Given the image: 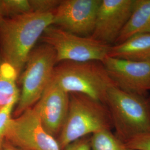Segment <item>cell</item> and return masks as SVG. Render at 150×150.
Masks as SVG:
<instances>
[{
  "label": "cell",
  "mask_w": 150,
  "mask_h": 150,
  "mask_svg": "<svg viewBox=\"0 0 150 150\" xmlns=\"http://www.w3.org/2000/svg\"><path fill=\"white\" fill-rule=\"evenodd\" d=\"M54 13L31 12L0 21V57L19 76L38 40L52 25Z\"/></svg>",
  "instance_id": "6da1fadb"
},
{
  "label": "cell",
  "mask_w": 150,
  "mask_h": 150,
  "mask_svg": "<svg viewBox=\"0 0 150 150\" xmlns=\"http://www.w3.org/2000/svg\"><path fill=\"white\" fill-rule=\"evenodd\" d=\"M105 105L112 120L115 134L125 143L150 132V95L127 92L116 87L107 92Z\"/></svg>",
  "instance_id": "7a4b0ae2"
},
{
  "label": "cell",
  "mask_w": 150,
  "mask_h": 150,
  "mask_svg": "<svg viewBox=\"0 0 150 150\" xmlns=\"http://www.w3.org/2000/svg\"><path fill=\"white\" fill-rule=\"evenodd\" d=\"M67 116L57 141L62 150L83 137L113 128L111 113L103 103L78 93H70Z\"/></svg>",
  "instance_id": "3957f363"
},
{
  "label": "cell",
  "mask_w": 150,
  "mask_h": 150,
  "mask_svg": "<svg viewBox=\"0 0 150 150\" xmlns=\"http://www.w3.org/2000/svg\"><path fill=\"white\" fill-rule=\"evenodd\" d=\"M54 69L51 81L67 93H78L105 104L108 90L116 87L101 61H63Z\"/></svg>",
  "instance_id": "277c9868"
},
{
  "label": "cell",
  "mask_w": 150,
  "mask_h": 150,
  "mask_svg": "<svg viewBox=\"0 0 150 150\" xmlns=\"http://www.w3.org/2000/svg\"><path fill=\"white\" fill-rule=\"evenodd\" d=\"M57 63L56 52L50 45L43 43L32 50L20 77L21 90L13 118L37 103L51 80Z\"/></svg>",
  "instance_id": "5b68a950"
},
{
  "label": "cell",
  "mask_w": 150,
  "mask_h": 150,
  "mask_svg": "<svg viewBox=\"0 0 150 150\" xmlns=\"http://www.w3.org/2000/svg\"><path fill=\"white\" fill-rule=\"evenodd\" d=\"M43 43L54 48L57 62L101 61L108 56L110 45L92 37H82L51 25L41 37Z\"/></svg>",
  "instance_id": "8992f818"
},
{
  "label": "cell",
  "mask_w": 150,
  "mask_h": 150,
  "mask_svg": "<svg viewBox=\"0 0 150 150\" xmlns=\"http://www.w3.org/2000/svg\"><path fill=\"white\" fill-rule=\"evenodd\" d=\"M5 139L22 150H62L57 140L43 127L33 107L12 118Z\"/></svg>",
  "instance_id": "52a82bcc"
},
{
  "label": "cell",
  "mask_w": 150,
  "mask_h": 150,
  "mask_svg": "<svg viewBox=\"0 0 150 150\" xmlns=\"http://www.w3.org/2000/svg\"><path fill=\"white\" fill-rule=\"evenodd\" d=\"M102 0H61L52 25L82 37H91Z\"/></svg>",
  "instance_id": "ba28073f"
},
{
  "label": "cell",
  "mask_w": 150,
  "mask_h": 150,
  "mask_svg": "<svg viewBox=\"0 0 150 150\" xmlns=\"http://www.w3.org/2000/svg\"><path fill=\"white\" fill-rule=\"evenodd\" d=\"M102 62L116 87L130 93H149L150 60L132 61L107 56Z\"/></svg>",
  "instance_id": "9c48e42d"
},
{
  "label": "cell",
  "mask_w": 150,
  "mask_h": 150,
  "mask_svg": "<svg viewBox=\"0 0 150 150\" xmlns=\"http://www.w3.org/2000/svg\"><path fill=\"white\" fill-rule=\"evenodd\" d=\"M134 0H102L92 37L115 45L131 15Z\"/></svg>",
  "instance_id": "30bf717a"
},
{
  "label": "cell",
  "mask_w": 150,
  "mask_h": 150,
  "mask_svg": "<svg viewBox=\"0 0 150 150\" xmlns=\"http://www.w3.org/2000/svg\"><path fill=\"white\" fill-rule=\"evenodd\" d=\"M70 95L50 81L34 108L43 127L54 137L62 129L69 108Z\"/></svg>",
  "instance_id": "8fae6325"
},
{
  "label": "cell",
  "mask_w": 150,
  "mask_h": 150,
  "mask_svg": "<svg viewBox=\"0 0 150 150\" xmlns=\"http://www.w3.org/2000/svg\"><path fill=\"white\" fill-rule=\"evenodd\" d=\"M108 56L132 61L150 60V32L135 35L111 46Z\"/></svg>",
  "instance_id": "7c38bea8"
},
{
  "label": "cell",
  "mask_w": 150,
  "mask_h": 150,
  "mask_svg": "<svg viewBox=\"0 0 150 150\" xmlns=\"http://www.w3.org/2000/svg\"><path fill=\"white\" fill-rule=\"evenodd\" d=\"M150 32V0H134L129 21L115 44L121 43L135 35Z\"/></svg>",
  "instance_id": "4fadbf2b"
},
{
  "label": "cell",
  "mask_w": 150,
  "mask_h": 150,
  "mask_svg": "<svg viewBox=\"0 0 150 150\" xmlns=\"http://www.w3.org/2000/svg\"><path fill=\"white\" fill-rule=\"evenodd\" d=\"M90 145L91 150H131L110 129L91 134Z\"/></svg>",
  "instance_id": "5bb4252c"
},
{
  "label": "cell",
  "mask_w": 150,
  "mask_h": 150,
  "mask_svg": "<svg viewBox=\"0 0 150 150\" xmlns=\"http://www.w3.org/2000/svg\"><path fill=\"white\" fill-rule=\"evenodd\" d=\"M0 7L5 18L32 12L29 0H0Z\"/></svg>",
  "instance_id": "9a60e30c"
},
{
  "label": "cell",
  "mask_w": 150,
  "mask_h": 150,
  "mask_svg": "<svg viewBox=\"0 0 150 150\" xmlns=\"http://www.w3.org/2000/svg\"><path fill=\"white\" fill-rule=\"evenodd\" d=\"M17 103L11 102L0 108V149L5 141L6 132Z\"/></svg>",
  "instance_id": "2e32d148"
},
{
  "label": "cell",
  "mask_w": 150,
  "mask_h": 150,
  "mask_svg": "<svg viewBox=\"0 0 150 150\" xmlns=\"http://www.w3.org/2000/svg\"><path fill=\"white\" fill-rule=\"evenodd\" d=\"M61 0H29L31 11L36 12H53L59 6Z\"/></svg>",
  "instance_id": "e0dca14e"
},
{
  "label": "cell",
  "mask_w": 150,
  "mask_h": 150,
  "mask_svg": "<svg viewBox=\"0 0 150 150\" xmlns=\"http://www.w3.org/2000/svg\"><path fill=\"white\" fill-rule=\"evenodd\" d=\"M125 144L131 150H150V132L137 136Z\"/></svg>",
  "instance_id": "ac0fdd59"
},
{
  "label": "cell",
  "mask_w": 150,
  "mask_h": 150,
  "mask_svg": "<svg viewBox=\"0 0 150 150\" xmlns=\"http://www.w3.org/2000/svg\"><path fill=\"white\" fill-rule=\"evenodd\" d=\"M64 150H91L90 137L86 136L69 145Z\"/></svg>",
  "instance_id": "d6986e66"
},
{
  "label": "cell",
  "mask_w": 150,
  "mask_h": 150,
  "mask_svg": "<svg viewBox=\"0 0 150 150\" xmlns=\"http://www.w3.org/2000/svg\"><path fill=\"white\" fill-rule=\"evenodd\" d=\"M0 150H22L5 139Z\"/></svg>",
  "instance_id": "ffe728a7"
},
{
  "label": "cell",
  "mask_w": 150,
  "mask_h": 150,
  "mask_svg": "<svg viewBox=\"0 0 150 150\" xmlns=\"http://www.w3.org/2000/svg\"><path fill=\"white\" fill-rule=\"evenodd\" d=\"M4 18H5V17H4L3 15H2V11H1V7H0V21H1Z\"/></svg>",
  "instance_id": "44dd1931"
},
{
  "label": "cell",
  "mask_w": 150,
  "mask_h": 150,
  "mask_svg": "<svg viewBox=\"0 0 150 150\" xmlns=\"http://www.w3.org/2000/svg\"><path fill=\"white\" fill-rule=\"evenodd\" d=\"M2 61H3L2 60V59H1V57H0V64H1V63H2ZM1 107H2L1 106V104H0V108H1Z\"/></svg>",
  "instance_id": "7402d4cb"
}]
</instances>
